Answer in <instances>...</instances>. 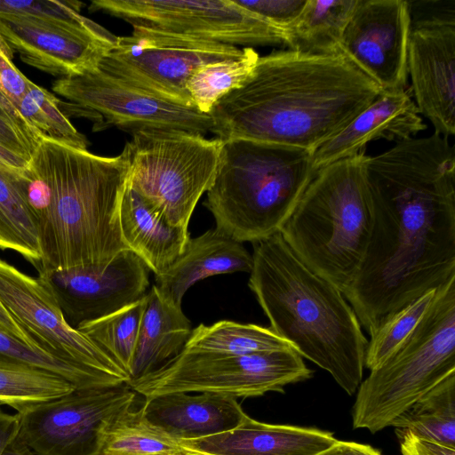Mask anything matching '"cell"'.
Instances as JSON below:
<instances>
[{"mask_svg": "<svg viewBox=\"0 0 455 455\" xmlns=\"http://www.w3.org/2000/svg\"><path fill=\"white\" fill-rule=\"evenodd\" d=\"M373 222L359 272L343 294L370 334L455 275V156L434 132L365 156Z\"/></svg>", "mask_w": 455, "mask_h": 455, "instance_id": "obj_1", "label": "cell"}, {"mask_svg": "<svg viewBox=\"0 0 455 455\" xmlns=\"http://www.w3.org/2000/svg\"><path fill=\"white\" fill-rule=\"evenodd\" d=\"M128 384L75 389L17 412L16 440L36 455H99L101 431L134 403Z\"/></svg>", "mask_w": 455, "mask_h": 455, "instance_id": "obj_13", "label": "cell"}, {"mask_svg": "<svg viewBox=\"0 0 455 455\" xmlns=\"http://www.w3.org/2000/svg\"><path fill=\"white\" fill-rule=\"evenodd\" d=\"M188 455H214L211 453L198 452V451H191Z\"/></svg>", "mask_w": 455, "mask_h": 455, "instance_id": "obj_47", "label": "cell"}, {"mask_svg": "<svg viewBox=\"0 0 455 455\" xmlns=\"http://www.w3.org/2000/svg\"><path fill=\"white\" fill-rule=\"evenodd\" d=\"M122 238L156 275L172 265L185 251L188 228L170 224L138 193L125 186L120 205Z\"/></svg>", "mask_w": 455, "mask_h": 455, "instance_id": "obj_23", "label": "cell"}, {"mask_svg": "<svg viewBox=\"0 0 455 455\" xmlns=\"http://www.w3.org/2000/svg\"><path fill=\"white\" fill-rule=\"evenodd\" d=\"M19 429L17 414H10L0 409V455L7 445L16 438Z\"/></svg>", "mask_w": 455, "mask_h": 455, "instance_id": "obj_43", "label": "cell"}, {"mask_svg": "<svg viewBox=\"0 0 455 455\" xmlns=\"http://www.w3.org/2000/svg\"><path fill=\"white\" fill-rule=\"evenodd\" d=\"M144 419L180 442L231 430L248 416L236 398L214 393H170L145 398Z\"/></svg>", "mask_w": 455, "mask_h": 455, "instance_id": "obj_20", "label": "cell"}, {"mask_svg": "<svg viewBox=\"0 0 455 455\" xmlns=\"http://www.w3.org/2000/svg\"><path fill=\"white\" fill-rule=\"evenodd\" d=\"M0 356L60 376L77 389L113 387L100 377L36 349L2 330Z\"/></svg>", "mask_w": 455, "mask_h": 455, "instance_id": "obj_35", "label": "cell"}, {"mask_svg": "<svg viewBox=\"0 0 455 455\" xmlns=\"http://www.w3.org/2000/svg\"><path fill=\"white\" fill-rule=\"evenodd\" d=\"M3 405L1 403H0V406Z\"/></svg>", "mask_w": 455, "mask_h": 455, "instance_id": "obj_48", "label": "cell"}, {"mask_svg": "<svg viewBox=\"0 0 455 455\" xmlns=\"http://www.w3.org/2000/svg\"><path fill=\"white\" fill-rule=\"evenodd\" d=\"M128 160L40 137L16 174L39 231L41 270L107 266L124 244L119 221Z\"/></svg>", "mask_w": 455, "mask_h": 455, "instance_id": "obj_3", "label": "cell"}, {"mask_svg": "<svg viewBox=\"0 0 455 455\" xmlns=\"http://www.w3.org/2000/svg\"><path fill=\"white\" fill-rule=\"evenodd\" d=\"M358 0H307L291 26L283 30L289 50L315 55L339 52L345 28Z\"/></svg>", "mask_w": 455, "mask_h": 455, "instance_id": "obj_25", "label": "cell"}, {"mask_svg": "<svg viewBox=\"0 0 455 455\" xmlns=\"http://www.w3.org/2000/svg\"><path fill=\"white\" fill-rule=\"evenodd\" d=\"M270 327L233 321L200 324L192 330L182 350L223 355H250L291 348Z\"/></svg>", "mask_w": 455, "mask_h": 455, "instance_id": "obj_28", "label": "cell"}, {"mask_svg": "<svg viewBox=\"0 0 455 455\" xmlns=\"http://www.w3.org/2000/svg\"><path fill=\"white\" fill-rule=\"evenodd\" d=\"M364 151L316 171L280 234L293 251L342 294L369 244L373 214Z\"/></svg>", "mask_w": 455, "mask_h": 455, "instance_id": "obj_6", "label": "cell"}, {"mask_svg": "<svg viewBox=\"0 0 455 455\" xmlns=\"http://www.w3.org/2000/svg\"><path fill=\"white\" fill-rule=\"evenodd\" d=\"M455 373V275L441 284L406 341L361 382L352 409L354 428L387 427Z\"/></svg>", "mask_w": 455, "mask_h": 455, "instance_id": "obj_7", "label": "cell"}, {"mask_svg": "<svg viewBox=\"0 0 455 455\" xmlns=\"http://www.w3.org/2000/svg\"><path fill=\"white\" fill-rule=\"evenodd\" d=\"M2 455H36L20 442L12 440L5 448Z\"/></svg>", "mask_w": 455, "mask_h": 455, "instance_id": "obj_46", "label": "cell"}, {"mask_svg": "<svg viewBox=\"0 0 455 455\" xmlns=\"http://www.w3.org/2000/svg\"><path fill=\"white\" fill-rule=\"evenodd\" d=\"M75 389L60 376L0 356V403L17 412Z\"/></svg>", "mask_w": 455, "mask_h": 455, "instance_id": "obj_31", "label": "cell"}, {"mask_svg": "<svg viewBox=\"0 0 455 455\" xmlns=\"http://www.w3.org/2000/svg\"><path fill=\"white\" fill-rule=\"evenodd\" d=\"M82 5H84L83 3L76 1L0 0V12L70 18L80 13Z\"/></svg>", "mask_w": 455, "mask_h": 455, "instance_id": "obj_37", "label": "cell"}, {"mask_svg": "<svg viewBox=\"0 0 455 455\" xmlns=\"http://www.w3.org/2000/svg\"><path fill=\"white\" fill-rule=\"evenodd\" d=\"M403 455H455V448L419 437L407 431H395Z\"/></svg>", "mask_w": 455, "mask_h": 455, "instance_id": "obj_40", "label": "cell"}, {"mask_svg": "<svg viewBox=\"0 0 455 455\" xmlns=\"http://www.w3.org/2000/svg\"><path fill=\"white\" fill-rule=\"evenodd\" d=\"M0 300L43 351L110 386L130 381V375L108 354L67 323L52 291L39 276H30L1 259Z\"/></svg>", "mask_w": 455, "mask_h": 455, "instance_id": "obj_12", "label": "cell"}, {"mask_svg": "<svg viewBox=\"0 0 455 455\" xmlns=\"http://www.w3.org/2000/svg\"><path fill=\"white\" fill-rule=\"evenodd\" d=\"M0 330L19 339L27 345L43 351L27 332L14 321L0 300ZM48 354V353H47Z\"/></svg>", "mask_w": 455, "mask_h": 455, "instance_id": "obj_42", "label": "cell"}, {"mask_svg": "<svg viewBox=\"0 0 455 455\" xmlns=\"http://www.w3.org/2000/svg\"><path fill=\"white\" fill-rule=\"evenodd\" d=\"M313 371L293 348L250 355L181 350L156 371L127 384L145 398L170 393H214L234 397L284 392Z\"/></svg>", "mask_w": 455, "mask_h": 455, "instance_id": "obj_9", "label": "cell"}, {"mask_svg": "<svg viewBox=\"0 0 455 455\" xmlns=\"http://www.w3.org/2000/svg\"><path fill=\"white\" fill-rule=\"evenodd\" d=\"M243 51L239 57L210 62L193 71L186 88L196 110L209 115L220 99L248 79L259 55L252 47H243Z\"/></svg>", "mask_w": 455, "mask_h": 455, "instance_id": "obj_30", "label": "cell"}, {"mask_svg": "<svg viewBox=\"0 0 455 455\" xmlns=\"http://www.w3.org/2000/svg\"><path fill=\"white\" fill-rule=\"evenodd\" d=\"M52 89L74 104L99 114L108 125L132 133L141 130H182L204 135L212 130L209 115L159 100L98 68L59 78Z\"/></svg>", "mask_w": 455, "mask_h": 455, "instance_id": "obj_15", "label": "cell"}, {"mask_svg": "<svg viewBox=\"0 0 455 455\" xmlns=\"http://www.w3.org/2000/svg\"><path fill=\"white\" fill-rule=\"evenodd\" d=\"M243 52L234 45L133 28L131 36H118L97 68L159 100L195 108L186 88L193 71Z\"/></svg>", "mask_w": 455, "mask_h": 455, "instance_id": "obj_10", "label": "cell"}, {"mask_svg": "<svg viewBox=\"0 0 455 455\" xmlns=\"http://www.w3.org/2000/svg\"><path fill=\"white\" fill-rule=\"evenodd\" d=\"M390 427L455 448V373L398 416Z\"/></svg>", "mask_w": 455, "mask_h": 455, "instance_id": "obj_29", "label": "cell"}, {"mask_svg": "<svg viewBox=\"0 0 455 455\" xmlns=\"http://www.w3.org/2000/svg\"><path fill=\"white\" fill-rule=\"evenodd\" d=\"M407 73L411 94L419 115L435 132H455V19L411 22Z\"/></svg>", "mask_w": 455, "mask_h": 455, "instance_id": "obj_18", "label": "cell"}, {"mask_svg": "<svg viewBox=\"0 0 455 455\" xmlns=\"http://www.w3.org/2000/svg\"><path fill=\"white\" fill-rule=\"evenodd\" d=\"M145 305L146 295L116 312L83 323L76 329L99 346L130 375Z\"/></svg>", "mask_w": 455, "mask_h": 455, "instance_id": "obj_32", "label": "cell"}, {"mask_svg": "<svg viewBox=\"0 0 455 455\" xmlns=\"http://www.w3.org/2000/svg\"><path fill=\"white\" fill-rule=\"evenodd\" d=\"M124 148L126 186L172 225L188 228L192 213L212 186L223 141L182 130H141Z\"/></svg>", "mask_w": 455, "mask_h": 455, "instance_id": "obj_8", "label": "cell"}, {"mask_svg": "<svg viewBox=\"0 0 455 455\" xmlns=\"http://www.w3.org/2000/svg\"><path fill=\"white\" fill-rule=\"evenodd\" d=\"M426 129L410 89L382 91L341 132L313 154L315 171L364 151L373 140L395 142L412 138Z\"/></svg>", "mask_w": 455, "mask_h": 455, "instance_id": "obj_19", "label": "cell"}, {"mask_svg": "<svg viewBox=\"0 0 455 455\" xmlns=\"http://www.w3.org/2000/svg\"><path fill=\"white\" fill-rule=\"evenodd\" d=\"M191 331L190 321L181 306L164 299L153 285L146 294L130 381L156 371L180 354Z\"/></svg>", "mask_w": 455, "mask_h": 455, "instance_id": "obj_24", "label": "cell"}, {"mask_svg": "<svg viewBox=\"0 0 455 455\" xmlns=\"http://www.w3.org/2000/svg\"><path fill=\"white\" fill-rule=\"evenodd\" d=\"M313 154L267 142L223 141L204 202L215 228L242 243L280 232L316 172Z\"/></svg>", "mask_w": 455, "mask_h": 455, "instance_id": "obj_5", "label": "cell"}, {"mask_svg": "<svg viewBox=\"0 0 455 455\" xmlns=\"http://www.w3.org/2000/svg\"><path fill=\"white\" fill-rule=\"evenodd\" d=\"M88 9L132 28L234 46H284L281 30L235 0H94Z\"/></svg>", "mask_w": 455, "mask_h": 455, "instance_id": "obj_11", "label": "cell"}, {"mask_svg": "<svg viewBox=\"0 0 455 455\" xmlns=\"http://www.w3.org/2000/svg\"><path fill=\"white\" fill-rule=\"evenodd\" d=\"M38 141L27 134L9 118L0 115V144L30 157Z\"/></svg>", "mask_w": 455, "mask_h": 455, "instance_id": "obj_39", "label": "cell"}, {"mask_svg": "<svg viewBox=\"0 0 455 455\" xmlns=\"http://www.w3.org/2000/svg\"><path fill=\"white\" fill-rule=\"evenodd\" d=\"M411 20L406 0H358L339 52L382 91L407 89Z\"/></svg>", "mask_w": 455, "mask_h": 455, "instance_id": "obj_16", "label": "cell"}, {"mask_svg": "<svg viewBox=\"0 0 455 455\" xmlns=\"http://www.w3.org/2000/svg\"><path fill=\"white\" fill-rule=\"evenodd\" d=\"M148 267L131 250L107 266H81L38 271L73 328L140 299L148 286Z\"/></svg>", "mask_w": 455, "mask_h": 455, "instance_id": "obj_17", "label": "cell"}, {"mask_svg": "<svg viewBox=\"0 0 455 455\" xmlns=\"http://www.w3.org/2000/svg\"><path fill=\"white\" fill-rule=\"evenodd\" d=\"M316 455H382L379 450L355 442L339 441Z\"/></svg>", "mask_w": 455, "mask_h": 455, "instance_id": "obj_41", "label": "cell"}, {"mask_svg": "<svg viewBox=\"0 0 455 455\" xmlns=\"http://www.w3.org/2000/svg\"><path fill=\"white\" fill-rule=\"evenodd\" d=\"M29 157L20 155L0 144V166L12 172H22L28 164Z\"/></svg>", "mask_w": 455, "mask_h": 455, "instance_id": "obj_45", "label": "cell"}, {"mask_svg": "<svg viewBox=\"0 0 455 455\" xmlns=\"http://www.w3.org/2000/svg\"><path fill=\"white\" fill-rule=\"evenodd\" d=\"M436 289L426 291L379 325L371 335L365 350L364 366L367 369L371 371L380 366L406 341L428 309Z\"/></svg>", "mask_w": 455, "mask_h": 455, "instance_id": "obj_34", "label": "cell"}, {"mask_svg": "<svg viewBox=\"0 0 455 455\" xmlns=\"http://www.w3.org/2000/svg\"><path fill=\"white\" fill-rule=\"evenodd\" d=\"M249 287L270 329L328 371L348 395L363 381L368 339L341 291L310 268L280 232L254 243Z\"/></svg>", "mask_w": 455, "mask_h": 455, "instance_id": "obj_4", "label": "cell"}, {"mask_svg": "<svg viewBox=\"0 0 455 455\" xmlns=\"http://www.w3.org/2000/svg\"><path fill=\"white\" fill-rule=\"evenodd\" d=\"M337 442L331 432L267 424L247 416L227 432L180 443L191 451L214 455H316Z\"/></svg>", "mask_w": 455, "mask_h": 455, "instance_id": "obj_21", "label": "cell"}, {"mask_svg": "<svg viewBox=\"0 0 455 455\" xmlns=\"http://www.w3.org/2000/svg\"><path fill=\"white\" fill-rule=\"evenodd\" d=\"M235 1L239 5L259 15L281 31L293 24L307 2V0Z\"/></svg>", "mask_w": 455, "mask_h": 455, "instance_id": "obj_36", "label": "cell"}, {"mask_svg": "<svg viewBox=\"0 0 455 455\" xmlns=\"http://www.w3.org/2000/svg\"><path fill=\"white\" fill-rule=\"evenodd\" d=\"M12 58L13 52L0 34V90L16 107L31 81L18 69Z\"/></svg>", "mask_w": 455, "mask_h": 455, "instance_id": "obj_38", "label": "cell"}, {"mask_svg": "<svg viewBox=\"0 0 455 455\" xmlns=\"http://www.w3.org/2000/svg\"><path fill=\"white\" fill-rule=\"evenodd\" d=\"M16 173L0 166V249L16 251L37 268L41 262L38 223Z\"/></svg>", "mask_w": 455, "mask_h": 455, "instance_id": "obj_27", "label": "cell"}, {"mask_svg": "<svg viewBox=\"0 0 455 455\" xmlns=\"http://www.w3.org/2000/svg\"><path fill=\"white\" fill-rule=\"evenodd\" d=\"M189 450L149 424L133 404L111 417L102 428L99 455H188Z\"/></svg>", "mask_w": 455, "mask_h": 455, "instance_id": "obj_26", "label": "cell"}, {"mask_svg": "<svg viewBox=\"0 0 455 455\" xmlns=\"http://www.w3.org/2000/svg\"><path fill=\"white\" fill-rule=\"evenodd\" d=\"M0 34L24 63L60 78L96 69L118 40L80 13L60 18L0 12Z\"/></svg>", "mask_w": 455, "mask_h": 455, "instance_id": "obj_14", "label": "cell"}, {"mask_svg": "<svg viewBox=\"0 0 455 455\" xmlns=\"http://www.w3.org/2000/svg\"><path fill=\"white\" fill-rule=\"evenodd\" d=\"M382 92L342 53L283 50L259 56L209 116L222 141L248 140L315 152Z\"/></svg>", "mask_w": 455, "mask_h": 455, "instance_id": "obj_2", "label": "cell"}, {"mask_svg": "<svg viewBox=\"0 0 455 455\" xmlns=\"http://www.w3.org/2000/svg\"><path fill=\"white\" fill-rule=\"evenodd\" d=\"M16 108L27 126L37 137L87 149V139L60 109L59 100L46 89L31 82Z\"/></svg>", "mask_w": 455, "mask_h": 455, "instance_id": "obj_33", "label": "cell"}, {"mask_svg": "<svg viewBox=\"0 0 455 455\" xmlns=\"http://www.w3.org/2000/svg\"><path fill=\"white\" fill-rule=\"evenodd\" d=\"M0 115L4 116L10 120H12L14 124H16L20 129H22L27 134L35 139L36 140H39V137H37L25 124L22 119L20 114L16 108L15 105L8 99V97L0 90Z\"/></svg>", "mask_w": 455, "mask_h": 455, "instance_id": "obj_44", "label": "cell"}, {"mask_svg": "<svg viewBox=\"0 0 455 455\" xmlns=\"http://www.w3.org/2000/svg\"><path fill=\"white\" fill-rule=\"evenodd\" d=\"M251 268L252 256L243 243L214 228L190 238L183 253L156 275L154 285L164 299L181 306L186 291L198 281L222 274L251 273Z\"/></svg>", "mask_w": 455, "mask_h": 455, "instance_id": "obj_22", "label": "cell"}]
</instances>
